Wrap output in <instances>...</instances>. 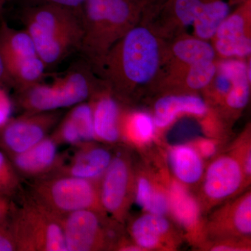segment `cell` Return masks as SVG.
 Here are the masks:
<instances>
[{"label": "cell", "mask_w": 251, "mask_h": 251, "mask_svg": "<svg viewBox=\"0 0 251 251\" xmlns=\"http://www.w3.org/2000/svg\"><path fill=\"white\" fill-rule=\"evenodd\" d=\"M167 42L140 23L110 49L98 76L122 103L155 93L164 64Z\"/></svg>", "instance_id": "cell-1"}, {"label": "cell", "mask_w": 251, "mask_h": 251, "mask_svg": "<svg viewBox=\"0 0 251 251\" xmlns=\"http://www.w3.org/2000/svg\"><path fill=\"white\" fill-rule=\"evenodd\" d=\"M143 13L141 0H86L79 52L97 75L108 51L141 22Z\"/></svg>", "instance_id": "cell-2"}, {"label": "cell", "mask_w": 251, "mask_h": 251, "mask_svg": "<svg viewBox=\"0 0 251 251\" xmlns=\"http://www.w3.org/2000/svg\"><path fill=\"white\" fill-rule=\"evenodd\" d=\"M21 19L46 69L80 50L83 25L76 11L56 5H36L25 6Z\"/></svg>", "instance_id": "cell-3"}, {"label": "cell", "mask_w": 251, "mask_h": 251, "mask_svg": "<svg viewBox=\"0 0 251 251\" xmlns=\"http://www.w3.org/2000/svg\"><path fill=\"white\" fill-rule=\"evenodd\" d=\"M105 87L103 80L82 59L52 83L41 82L18 92V102L24 113L54 111L90 100Z\"/></svg>", "instance_id": "cell-4"}, {"label": "cell", "mask_w": 251, "mask_h": 251, "mask_svg": "<svg viewBox=\"0 0 251 251\" xmlns=\"http://www.w3.org/2000/svg\"><path fill=\"white\" fill-rule=\"evenodd\" d=\"M29 197L59 217L89 209L107 215L100 202L99 181L52 175L34 180Z\"/></svg>", "instance_id": "cell-5"}, {"label": "cell", "mask_w": 251, "mask_h": 251, "mask_svg": "<svg viewBox=\"0 0 251 251\" xmlns=\"http://www.w3.org/2000/svg\"><path fill=\"white\" fill-rule=\"evenodd\" d=\"M9 222L19 251H67L62 219L28 196Z\"/></svg>", "instance_id": "cell-6"}, {"label": "cell", "mask_w": 251, "mask_h": 251, "mask_svg": "<svg viewBox=\"0 0 251 251\" xmlns=\"http://www.w3.org/2000/svg\"><path fill=\"white\" fill-rule=\"evenodd\" d=\"M106 216L89 209L64 216L62 227L67 251L114 250L122 237Z\"/></svg>", "instance_id": "cell-7"}, {"label": "cell", "mask_w": 251, "mask_h": 251, "mask_svg": "<svg viewBox=\"0 0 251 251\" xmlns=\"http://www.w3.org/2000/svg\"><path fill=\"white\" fill-rule=\"evenodd\" d=\"M135 175L125 153L112 157L99 180V193L103 210L120 224L125 222L134 196Z\"/></svg>", "instance_id": "cell-8"}, {"label": "cell", "mask_w": 251, "mask_h": 251, "mask_svg": "<svg viewBox=\"0 0 251 251\" xmlns=\"http://www.w3.org/2000/svg\"><path fill=\"white\" fill-rule=\"evenodd\" d=\"M216 60V52L210 41L188 34L168 41L156 92L164 90L179 80L193 66Z\"/></svg>", "instance_id": "cell-9"}, {"label": "cell", "mask_w": 251, "mask_h": 251, "mask_svg": "<svg viewBox=\"0 0 251 251\" xmlns=\"http://www.w3.org/2000/svg\"><path fill=\"white\" fill-rule=\"evenodd\" d=\"M62 116L60 110L24 113L0 128V150L12 156L29 150L47 137Z\"/></svg>", "instance_id": "cell-10"}, {"label": "cell", "mask_w": 251, "mask_h": 251, "mask_svg": "<svg viewBox=\"0 0 251 251\" xmlns=\"http://www.w3.org/2000/svg\"><path fill=\"white\" fill-rule=\"evenodd\" d=\"M202 180V203L208 208L234 197L249 184L240 163L231 153L213 160Z\"/></svg>", "instance_id": "cell-11"}, {"label": "cell", "mask_w": 251, "mask_h": 251, "mask_svg": "<svg viewBox=\"0 0 251 251\" xmlns=\"http://www.w3.org/2000/svg\"><path fill=\"white\" fill-rule=\"evenodd\" d=\"M210 42L220 60L250 57L251 0H244L224 20Z\"/></svg>", "instance_id": "cell-12"}, {"label": "cell", "mask_w": 251, "mask_h": 251, "mask_svg": "<svg viewBox=\"0 0 251 251\" xmlns=\"http://www.w3.org/2000/svg\"><path fill=\"white\" fill-rule=\"evenodd\" d=\"M169 196V214L179 225L188 240L195 245L205 242V224L202 207L198 198L190 192L187 186L163 173Z\"/></svg>", "instance_id": "cell-13"}, {"label": "cell", "mask_w": 251, "mask_h": 251, "mask_svg": "<svg viewBox=\"0 0 251 251\" xmlns=\"http://www.w3.org/2000/svg\"><path fill=\"white\" fill-rule=\"evenodd\" d=\"M209 0H168L151 16L142 19L163 40L170 41L182 34H188L204 4Z\"/></svg>", "instance_id": "cell-14"}, {"label": "cell", "mask_w": 251, "mask_h": 251, "mask_svg": "<svg viewBox=\"0 0 251 251\" xmlns=\"http://www.w3.org/2000/svg\"><path fill=\"white\" fill-rule=\"evenodd\" d=\"M0 46L6 63L9 82L25 79L40 64L41 59L35 46L25 29L16 30L1 22Z\"/></svg>", "instance_id": "cell-15"}, {"label": "cell", "mask_w": 251, "mask_h": 251, "mask_svg": "<svg viewBox=\"0 0 251 251\" xmlns=\"http://www.w3.org/2000/svg\"><path fill=\"white\" fill-rule=\"evenodd\" d=\"M205 232V241L222 238L251 239V191L214 211L206 222Z\"/></svg>", "instance_id": "cell-16"}, {"label": "cell", "mask_w": 251, "mask_h": 251, "mask_svg": "<svg viewBox=\"0 0 251 251\" xmlns=\"http://www.w3.org/2000/svg\"><path fill=\"white\" fill-rule=\"evenodd\" d=\"M132 241L143 251H173L180 239L166 216L145 213L130 225Z\"/></svg>", "instance_id": "cell-17"}, {"label": "cell", "mask_w": 251, "mask_h": 251, "mask_svg": "<svg viewBox=\"0 0 251 251\" xmlns=\"http://www.w3.org/2000/svg\"><path fill=\"white\" fill-rule=\"evenodd\" d=\"M58 145L51 135L29 150L9 158L19 176L39 179L53 175L62 166L63 158L58 153Z\"/></svg>", "instance_id": "cell-18"}, {"label": "cell", "mask_w": 251, "mask_h": 251, "mask_svg": "<svg viewBox=\"0 0 251 251\" xmlns=\"http://www.w3.org/2000/svg\"><path fill=\"white\" fill-rule=\"evenodd\" d=\"M90 103L93 112L95 140L107 144L118 143L121 140L120 125L123 112L120 102L105 87L92 96Z\"/></svg>", "instance_id": "cell-19"}, {"label": "cell", "mask_w": 251, "mask_h": 251, "mask_svg": "<svg viewBox=\"0 0 251 251\" xmlns=\"http://www.w3.org/2000/svg\"><path fill=\"white\" fill-rule=\"evenodd\" d=\"M209 105L198 94H161L153 104V119L156 130L170 126L182 115L206 116Z\"/></svg>", "instance_id": "cell-20"}, {"label": "cell", "mask_w": 251, "mask_h": 251, "mask_svg": "<svg viewBox=\"0 0 251 251\" xmlns=\"http://www.w3.org/2000/svg\"><path fill=\"white\" fill-rule=\"evenodd\" d=\"M76 148L77 151L69 163H63L53 175L99 181L112 161L113 156L111 152L93 142L82 144Z\"/></svg>", "instance_id": "cell-21"}, {"label": "cell", "mask_w": 251, "mask_h": 251, "mask_svg": "<svg viewBox=\"0 0 251 251\" xmlns=\"http://www.w3.org/2000/svg\"><path fill=\"white\" fill-rule=\"evenodd\" d=\"M133 199L145 212L165 216L169 214V196L163 173L158 178L145 173L135 176Z\"/></svg>", "instance_id": "cell-22"}, {"label": "cell", "mask_w": 251, "mask_h": 251, "mask_svg": "<svg viewBox=\"0 0 251 251\" xmlns=\"http://www.w3.org/2000/svg\"><path fill=\"white\" fill-rule=\"evenodd\" d=\"M168 160L175 179L186 186L197 184L204 175V159L191 144L172 146Z\"/></svg>", "instance_id": "cell-23"}, {"label": "cell", "mask_w": 251, "mask_h": 251, "mask_svg": "<svg viewBox=\"0 0 251 251\" xmlns=\"http://www.w3.org/2000/svg\"><path fill=\"white\" fill-rule=\"evenodd\" d=\"M232 86L220 106L223 113L237 115L249 103L251 94V59H232Z\"/></svg>", "instance_id": "cell-24"}, {"label": "cell", "mask_w": 251, "mask_h": 251, "mask_svg": "<svg viewBox=\"0 0 251 251\" xmlns=\"http://www.w3.org/2000/svg\"><path fill=\"white\" fill-rule=\"evenodd\" d=\"M121 139L136 148H141L152 143L157 130L152 115L148 112H122Z\"/></svg>", "instance_id": "cell-25"}, {"label": "cell", "mask_w": 251, "mask_h": 251, "mask_svg": "<svg viewBox=\"0 0 251 251\" xmlns=\"http://www.w3.org/2000/svg\"><path fill=\"white\" fill-rule=\"evenodd\" d=\"M67 116L72 120L82 140V143L93 142L94 135L93 112L90 103H81L74 106Z\"/></svg>", "instance_id": "cell-26"}, {"label": "cell", "mask_w": 251, "mask_h": 251, "mask_svg": "<svg viewBox=\"0 0 251 251\" xmlns=\"http://www.w3.org/2000/svg\"><path fill=\"white\" fill-rule=\"evenodd\" d=\"M20 176L7 155L0 150V194L11 197L20 187Z\"/></svg>", "instance_id": "cell-27"}, {"label": "cell", "mask_w": 251, "mask_h": 251, "mask_svg": "<svg viewBox=\"0 0 251 251\" xmlns=\"http://www.w3.org/2000/svg\"><path fill=\"white\" fill-rule=\"evenodd\" d=\"M231 153L240 163L247 181L250 183L251 178V145L250 130H246L234 144Z\"/></svg>", "instance_id": "cell-28"}, {"label": "cell", "mask_w": 251, "mask_h": 251, "mask_svg": "<svg viewBox=\"0 0 251 251\" xmlns=\"http://www.w3.org/2000/svg\"><path fill=\"white\" fill-rule=\"evenodd\" d=\"M201 247L208 251H251V240L237 238L211 239L205 241Z\"/></svg>", "instance_id": "cell-29"}, {"label": "cell", "mask_w": 251, "mask_h": 251, "mask_svg": "<svg viewBox=\"0 0 251 251\" xmlns=\"http://www.w3.org/2000/svg\"><path fill=\"white\" fill-rule=\"evenodd\" d=\"M27 6L50 4L62 6L76 11L82 16V8L86 0H26Z\"/></svg>", "instance_id": "cell-30"}, {"label": "cell", "mask_w": 251, "mask_h": 251, "mask_svg": "<svg viewBox=\"0 0 251 251\" xmlns=\"http://www.w3.org/2000/svg\"><path fill=\"white\" fill-rule=\"evenodd\" d=\"M197 150L203 159H208L215 156L218 151V143L211 138H198L191 143Z\"/></svg>", "instance_id": "cell-31"}, {"label": "cell", "mask_w": 251, "mask_h": 251, "mask_svg": "<svg viewBox=\"0 0 251 251\" xmlns=\"http://www.w3.org/2000/svg\"><path fill=\"white\" fill-rule=\"evenodd\" d=\"M7 221H0V251H17Z\"/></svg>", "instance_id": "cell-32"}, {"label": "cell", "mask_w": 251, "mask_h": 251, "mask_svg": "<svg viewBox=\"0 0 251 251\" xmlns=\"http://www.w3.org/2000/svg\"><path fill=\"white\" fill-rule=\"evenodd\" d=\"M11 112V101L5 92L0 90V128L9 121Z\"/></svg>", "instance_id": "cell-33"}, {"label": "cell", "mask_w": 251, "mask_h": 251, "mask_svg": "<svg viewBox=\"0 0 251 251\" xmlns=\"http://www.w3.org/2000/svg\"><path fill=\"white\" fill-rule=\"evenodd\" d=\"M10 197L0 194V221L9 219L14 209V204L11 203Z\"/></svg>", "instance_id": "cell-34"}, {"label": "cell", "mask_w": 251, "mask_h": 251, "mask_svg": "<svg viewBox=\"0 0 251 251\" xmlns=\"http://www.w3.org/2000/svg\"><path fill=\"white\" fill-rule=\"evenodd\" d=\"M168 0H141L144 6L143 18L151 16Z\"/></svg>", "instance_id": "cell-35"}, {"label": "cell", "mask_w": 251, "mask_h": 251, "mask_svg": "<svg viewBox=\"0 0 251 251\" xmlns=\"http://www.w3.org/2000/svg\"><path fill=\"white\" fill-rule=\"evenodd\" d=\"M8 80L7 70H6V63L3 55L2 51H1V46H0V83L3 81Z\"/></svg>", "instance_id": "cell-36"}, {"label": "cell", "mask_w": 251, "mask_h": 251, "mask_svg": "<svg viewBox=\"0 0 251 251\" xmlns=\"http://www.w3.org/2000/svg\"><path fill=\"white\" fill-rule=\"evenodd\" d=\"M6 0H0V12H1V9L4 6V3L6 2Z\"/></svg>", "instance_id": "cell-37"}, {"label": "cell", "mask_w": 251, "mask_h": 251, "mask_svg": "<svg viewBox=\"0 0 251 251\" xmlns=\"http://www.w3.org/2000/svg\"><path fill=\"white\" fill-rule=\"evenodd\" d=\"M1 21H0V25H1Z\"/></svg>", "instance_id": "cell-38"}]
</instances>
